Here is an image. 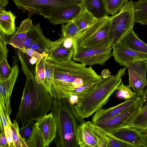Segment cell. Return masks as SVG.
<instances>
[{"label":"cell","instance_id":"obj_10","mask_svg":"<svg viewBox=\"0 0 147 147\" xmlns=\"http://www.w3.org/2000/svg\"><path fill=\"white\" fill-rule=\"evenodd\" d=\"M141 99L125 111L96 124L110 132L128 126L140 110Z\"/></svg>","mask_w":147,"mask_h":147},{"label":"cell","instance_id":"obj_31","mask_svg":"<svg viewBox=\"0 0 147 147\" xmlns=\"http://www.w3.org/2000/svg\"><path fill=\"white\" fill-rule=\"evenodd\" d=\"M10 126L14 147H28L26 141L23 138L19 129L18 123L15 119L11 122Z\"/></svg>","mask_w":147,"mask_h":147},{"label":"cell","instance_id":"obj_5","mask_svg":"<svg viewBox=\"0 0 147 147\" xmlns=\"http://www.w3.org/2000/svg\"><path fill=\"white\" fill-rule=\"evenodd\" d=\"M110 17L99 18L92 25L81 30L74 39L75 50L81 47L101 48L109 44Z\"/></svg>","mask_w":147,"mask_h":147},{"label":"cell","instance_id":"obj_50","mask_svg":"<svg viewBox=\"0 0 147 147\" xmlns=\"http://www.w3.org/2000/svg\"><path fill=\"white\" fill-rule=\"evenodd\" d=\"M129 1H134V0H129Z\"/></svg>","mask_w":147,"mask_h":147},{"label":"cell","instance_id":"obj_23","mask_svg":"<svg viewBox=\"0 0 147 147\" xmlns=\"http://www.w3.org/2000/svg\"><path fill=\"white\" fill-rule=\"evenodd\" d=\"M80 3L84 9L87 10L97 18L108 15L103 0H83Z\"/></svg>","mask_w":147,"mask_h":147},{"label":"cell","instance_id":"obj_24","mask_svg":"<svg viewBox=\"0 0 147 147\" xmlns=\"http://www.w3.org/2000/svg\"><path fill=\"white\" fill-rule=\"evenodd\" d=\"M98 19L89 11L84 9L72 21L82 30L92 25Z\"/></svg>","mask_w":147,"mask_h":147},{"label":"cell","instance_id":"obj_6","mask_svg":"<svg viewBox=\"0 0 147 147\" xmlns=\"http://www.w3.org/2000/svg\"><path fill=\"white\" fill-rule=\"evenodd\" d=\"M134 3L132 1H126L118 13L110 16L109 44L113 47L121 40L136 23Z\"/></svg>","mask_w":147,"mask_h":147},{"label":"cell","instance_id":"obj_35","mask_svg":"<svg viewBox=\"0 0 147 147\" xmlns=\"http://www.w3.org/2000/svg\"><path fill=\"white\" fill-rule=\"evenodd\" d=\"M117 90V91L116 94V96L126 100L132 97L136 93L131 90L129 85H125L122 82L119 86Z\"/></svg>","mask_w":147,"mask_h":147},{"label":"cell","instance_id":"obj_38","mask_svg":"<svg viewBox=\"0 0 147 147\" xmlns=\"http://www.w3.org/2000/svg\"><path fill=\"white\" fill-rule=\"evenodd\" d=\"M4 33L0 30V59L4 57H7L8 52L6 45L7 42L5 40Z\"/></svg>","mask_w":147,"mask_h":147},{"label":"cell","instance_id":"obj_45","mask_svg":"<svg viewBox=\"0 0 147 147\" xmlns=\"http://www.w3.org/2000/svg\"><path fill=\"white\" fill-rule=\"evenodd\" d=\"M8 3V0H0V11L5 10Z\"/></svg>","mask_w":147,"mask_h":147},{"label":"cell","instance_id":"obj_32","mask_svg":"<svg viewBox=\"0 0 147 147\" xmlns=\"http://www.w3.org/2000/svg\"><path fill=\"white\" fill-rule=\"evenodd\" d=\"M61 31L62 36L64 37L74 39L81 30L75 22L72 21L65 24H62Z\"/></svg>","mask_w":147,"mask_h":147},{"label":"cell","instance_id":"obj_33","mask_svg":"<svg viewBox=\"0 0 147 147\" xmlns=\"http://www.w3.org/2000/svg\"><path fill=\"white\" fill-rule=\"evenodd\" d=\"M52 42L44 35L32 44L30 48L42 54L46 53L51 47Z\"/></svg>","mask_w":147,"mask_h":147},{"label":"cell","instance_id":"obj_12","mask_svg":"<svg viewBox=\"0 0 147 147\" xmlns=\"http://www.w3.org/2000/svg\"><path fill=\"white\" fill-rule=\"evenodd\" d=\"M112 54L117 62L127 68L137 61H143L147 62V53L131 49L121 42L113 46Z\"/></svg>","mask_w":147,"mask_h":147},{"label":"cell","instance_id":"obj_42","mask_svg":"<svg viewBox=\"0 0 147 147\" xmlns=\"http://www.w3.org/2000/svg\"><path fill=\"white\" fill-rule=\"evenodd\" d=\"M142 97L140 103V110L144 108L147 105V87L145 90Z\"/></svg>","mask_w":147,"mask_h":147},{"label":"cell","instance_id":"obj_13","mask_svg":"<svg viewBox=\"0 0 147 147\" xmlns=\"http://www.w3.org/2000/svg\"><path fill=\"white\" fill-rule=\"evenodd\" d=\"M127 68L129 85L136 93L143 90L147 85V62L137 61L131 64Z\"/></svg>","mask_w":147,"mask_h":147},{"label":"cell","instance_id":"obj_36","mask_svg":"<svg viewBox=\"0 0 147 147\" xmlns=\"http://www.w3.org/2000/svg\"><path fill=\"white\" fill-rule=\"evenodd\" d=\"M7 58L4 57L0 59V80L7 79L11 75L12 70L8 64Z\"/></svg>","mask_w":147,"mask_h":147},{"label":"cell","instance_id":"obj_34","mask_svg":"<svg viewBox=\"0 0 147 147\" xmlns=\"http://www.w3.org/2000/svg\"><path fill=\"white\" fill-rule=\"evenodd\" d=\"M45 84L48 92L51 94L52 87L54 83V66L53 62L46 60L45 63Z\"/></svg>","mask_w":147,"mask_h":147},{"label":"cell","instance_id":"obj_47","mask_svg":"<svg viewBox=\"0 0 147 147\" xmlns=\"http://www.w3.org/2000/svg\"><path fill=\"white\" fill-rule=\"evenodd\" d=\"M144 134V142L142 147H147V131Z\"/></svg>","mask_w":147,"mask_h":147},{"label":"cell","instance_id":"obj_14","mask_svg":"<svg viewBox=\"0 0 147 147\" xmlns=\"http://www.w3.org/2000/svg\"><path fill=\"white\" fill-rule=\"evenodd\" d=\"M87 123L96 135L97 141L104 142L107 147H135L134 145L122 141L92 121Z\"/></svg>","mask_w":147,"mask_h":147},{"label":"cell","instance_id":"obj_2","mask_svg":"<svg viewBox=\"0 0 147 147\" xmlns=\"http://www.w3.org/2000/svg\"><path fill=\"white\" fill-rule=\"evenodd\" d=\"M20 103L15 120L24 127L27 123L36 121L51 110L53 98L42 85L37 83L34 76L28 70Z\"/></svg>","mask_w":147,"mask_h":147},{"label":"cell","instance_id":"obj_9","mask_svg":"<svg viewBox=\"0 0 147 147\" xmlns=\"http://www.w3.org/2000/svg\"><path fill=\"white\" fill-rule=\"evenodd\" d=\"M12 70L10 76L6 79L0 80V105L6 116L9 117L12 110L10 97L19 73L18 59L13 56Z\"/></svg>","mask_w":147,"mask_h":147},{"label":"cell","instance_id":"obj_8","mask_svg":"<svg viewBox=\"0 0 147 147\" xmlns=\"http://www.w3.org/2000/svg\"><path fill=\"white\" fill-rule=\"evenodd\" d=\"M112 46L101 48L80 47L75 50L73 60L85 65H104L112 56Z\"/></svg>","mask_w":147,"mask_h":147},{"label":"cell","instance_id":"obj_21","mask_svg":"<svg viewBox=\"0 0 147 147\" xmlns=\"http://www.w3.org/2000/svg\"><path fill=\"white\" fill-rule=\"evenodd\" d=\"M131 28L120 41L132 50L147 53V44L140 39Z\"/></svg>","mask_w":147,"mask_h":147},{"label":"cell","instance_id":"obj_17","mask_svg":"<svg viewBox=\"0 0 147 147\" xmlns=\"http://www.w3.org/2000/svg\"><path fill=\"white\" fill-rule=\"evenodd\" d=\"M80 3L60 9L52 13L49 21L54 25L63 24L72 21L83 9Z\"/></svg>","mask_w":147,"mask_h":147},{"label":"cell","instance_id":"obj_48","mask_svg":"<svg viewBox=\"0 0 147 147\" xmlns=\"http://www.w3.org/2000/svg\"><path fill=\"white\" fill-rule=\"evenodd\" d=\"M38 61V60L36 58L34 57H31L30 60V61L31 64L33 65L34 64H36Z\"/></svg>","mask_w":147,"mask_h":147},{"label":"cell","instance_id":"obj_15","mask_svg":"<svg viewBox=\"0 0 147 147\" xmlns=\"http://www.w3.org/2000/svg\"><path fill=\"white\" fill-rule=\"evenodd\" d=\"M63 38L52 42V45L46 53L47 54V60L58 62L71 59L75 51L74 47L67 49L62 44Z\"/></svg>","mask_w":147,"mask_h":147},{"label":"cell","instance_id":"obj_46","mask_svg":"<svg viewBox=\"0 0 147 147\" xmlns=\"http://www.w3.org/2000/svg\"><path fill=\"white\" fill-rule=\"evenodd\" d=\"M108 70L107 69L104 70L102 71L101 73L102 75L101 76L103 78H105L111 75L109 71L108 72H107Z\"/></svg>","mask_w":147,"mask_h":147},{"label":"cell","instance_id":"obj_3","mask_svg":"<svg viewBox=\"0 0 147 147\" xmlns=\"http://www.w3.org/2000/svg\"><path fill=\"white\" fill-rule=\"evenodd\" d=\"M51 110L56 121V132L54 142L57 147H78L76 132L85 121L67 98H53Z\"/></svg>","mask_w":147,"mask_h":147},{"label":"cell","instance_id":"obj_7","mask_svg":"<svg viewBox=\"0 0 147 147\" xmlns=\"http://www.w3.org/2000/svg\"><path fill=\"white\" fill-rule=\"evenodd\" d=\"M17 7L27 12L28 18L39 14L48 19L53 13L62 8L74 5L71 0H13Z\"/></svg>","mask_w":147,"mask_h":147},{"label":"cell","instance_id":"obj_49","mask_svg":"<svg viewBox=\"0 0 147 147\" xmlns=\"http://www.w3.org/2000/svg\"><path fill=\"white\" fill-rule=\"evenodd\" d=\"M76 4H77L81 2L83 0H71Z\"/></svg>","mask_w":147,"mask_h":147},{"label":"cell","instance_id":"obj_18","mask_svg":"<svg viewBox=\"0 0 147 147\" xmlns=\"http://www.w3.org/2000/svg\"><path fill=\"white\" fill-rule=\"evenodd\" d=\"M111 132L117 138L131 144L135 147H142L143 144L144 134L136 129L126 126Z\"/></svg>","mask_w":147,"mask_h":147},{"label":"cell","instance_id":"obj_26","mask_svg":"<svg viewBox=\"0 0 147 147\" xmlns=\"http://www.w3.org/2000/svg\"><path fill=\"white\" fill-rule=\"evenodd\" d=\"M47 54L45 53L36 64L34 78L38 83L41 84L45 89L48 92V87L45 84V63L47 60Z\"/></svg>","mask_w":147,"mask_h":147},{"label":"cell","instance_id":"obj_29","mask_svg":"<svg viewBox=\"0 0 147 147\" xmlns=\"http://www.w3.org/2000/svg\"><path fill=\"white\" fill-rule=\"evenodd\" d=\"M107 14L113 16L121 10L125 3L128 0H103Z\"/></svg>","mask_w":147,"mask_h":147},{"label":"cell","instance_id":"obj_22","mask_svg":"<svg viewBox=\"0 0 147 147\" xmlns=\"http://www.w3.org/2000/svg\"><path fill=\"white\" fill-rule=\"evenodd\" d=\"M16 17L10 10L0 11V30L6 35L13 34L16 31Z\"/></svg>","mask_w":147,"mask_h":147},{"label":"cell","instance_id":"obj_27","mask_svg":"<svg viewBox=\"0 0 147 147\" xmlns=\"http://www.w3.org/2000/svg\"><path fill=\"white\" fill-rule=\"evenodd\" d=\"M128 126L136 129L141 132L147 131V105L140 110Z\"/></svg>","mask_w":147,"mask_h":147},{"label":"cell","instance_id":"obj_28","mask_svg":"<svg viewBox=\"0 0 147 147\" xmlns=\"http://www.w3.org/2000/svg\"><path fill=\"white\" fill-rule=\"evenodd\" d=\"M26 142L28 147H46L43 134L35 125L29 139Z\"/></svg>","mask_w":147,"mask_h":147},{"label":"cell","instance_id":"obj_40","mask_svg":"<svg viewBox=\"0 0 147 147\" xmlns=\"http://www.w3.org/2000/svg\"><path fill=\"white\" fill-rule=\"evenodd\" d=\"M19 50L22 53L26 54L31 57H34L36 58L38 60L40 59L44 53L40 54L30 48H24Z\"/></svg>","mask_w":147,"mask_h":147},{"label":"cell","instance_id":"obj_37","mask_svg":"<svg viewBox=\"0 0 147 147\" xmlns=\"http://www.w3.org/2000/svg\"><path fill=\"white\" fill-rule=\"evenodd\" d=\"M35 125L34 121H32L28 123L24 127H22L20 130V133L25 141L29 139Z\"/></svg>","mask_w":147,"mask_h":147},{"label":"cell","instance_id":"obj_30","mask_svg":"<svg viewBox=\"0 0 147 147\" xmlns=\"http://www.w3.org/2000/svg\"><path fill=\"white\" fill-rule=\"evenodd\" d=\"M44 35L40 23L34 25L28 34L24 48H30L31 45Z\"/></svg>","mask_w":147,"mask_h":147},{"label":"cell","instance_id":"obj_11","mask_svg":"<svg viewBox=\"0 0 147 147\" xmlns=\"http://www.w3.org/2000/svg\"><path fill=\"white\" fill-rule=\"evenodd\" d=\"M143 92L142 90L123 103L107 109H101L95 113L92 118V121L96 123L128 110L141 99Z\"/></svg>","mask_w":147,"mask_h":147},{"label":"cell","instance_id":"obj_1","mask_svg":"<svg viewBox=\"0 0 147 147\" xmlns=\"http://www.w3.org/2000/svg\"><path fill=\"white\" fill-rule=\"evenodd\" d=\"M54 66V83L51 95L57 99L78 96L79 88L96 82L102 77L91 67H86L70 59L61 62H53Z\"/></svg>","mask_w":147,"mask_h":147},{"label":"cell","instance_id":"obj_20","mask_svg":"<svg viewBox=\"0 0 147 147\" xmlns=\"http://www.w3.org/2000/svg\"><path fill=\"white\" fill-rule=\"evenodd\" d=\"M76 139L78 147H97L96 137L87 122L78 128Z\"/></svg>","mask_w":147,"mask_h":147},{"label":"cell","instance_id":"obj_4","mask_svg":"<svg viewBox=\"0 0 147 147\" xmlns=\"http://www.w3.org/2000/svg\"><path fill=\"white\" fill-rule=\"evenodd\" d=\"M127 68L119 70L115 75H110L102 80L96 87L84 97L79 98L74 105L79 115L83 119L87 118L102 109L111 96L121 83L122 77Z\"/></svg>","mask_w":147,"mask_h":147},{"label":"cell","instance_id":"obj_39","mask_svg":"<svg viewBox=\"0 0 147 147\" xmlns=\"http://www.w3.org/2000/svg\"><path fill=\"white\" fill-rule=\"evenodd\" d=\"M8 121L9 125L4 126V132L8 142L9 147H14L12 131L10 126L11 122L9 117L8 118Z\"/></svg>","mask_w":147,"mask_h":147},{"label":"cell","instance_id":"obj_41","mask_svg":"<svg viewBox=\"0 0 147 147\" xmlns=\"http://www.w3.org/2000/svg\"><path fill=\"white\" fill-rule=\"evenodd\" d=\"M62 36L63 38L62 44L64 47L67 49H71L74 47V39Z\"/></svg>","mask_w":147,"mask_h":147},{"label":"cell","instance_id":"obj_25","mask_svg":"<svg viewBox=\"0 0 147 147\" xmlns=\"http://www.w3.org/2000/svg\"><path fill=\"white\" fill-rule=\"evenodd\" d=\"M136 23L147 25V0H139L134 5Z\"/></svg>","mask_w":147,"mask_h":147},{"label":"cell","instance_id":"obj_44","mask_svg":"<svg viewBox=\"0 0 147 147\" xmlns=\"http://www.w3.org/2000/svg\"><path fill=\"white\" fill-rule=\"evenodd\" d=\"M69 101L72 104L74 105L76 104L78 101L79 98L76 96L73 95L67 98Z\"/></svg>","mask_w":147,"mask_h":147},{"label":"cell","instance_id":"obj_19","mask_svg":"<svg viewBox=\"0 0 147 147\" xmlns=\"http://www.w3.org/2000/svg\"><path fill=\"white\" fill-rule=\"evenodd\" d=\"M34 26L32 20L28 18L22 21L8 44L19 50L24 48V44L28 33Z\"/></svg>","mask_w":147,"mask_h":147},{"label":"cell","instance_id":"obj_43","mask_svg":"<svg viewBox=\"0 0 147 147\" xmlns=\"http://www.w3.org/2000/svg\"><path fill=\"white\" fill-rule=\"evenodd\" d=\"M0 147H9L4 131L0 132Z\"/></svg>","mask_w":147,"mask_h":147},{"label":"cell","instance_id":"obj_16","mask_svg":"<svg viewBox=\"0 0 147 147\" xmlns=\"http://www.w3.org/2000/svg\"><path fill=\"white\" fill-rule=\"evenodd\" d=\"M35 125L43 134L46 147H48L56 135V121L52 113L51 112L36 121Z\"/></svg>","mask_w":147,"mask_h":147}]
</instances>
